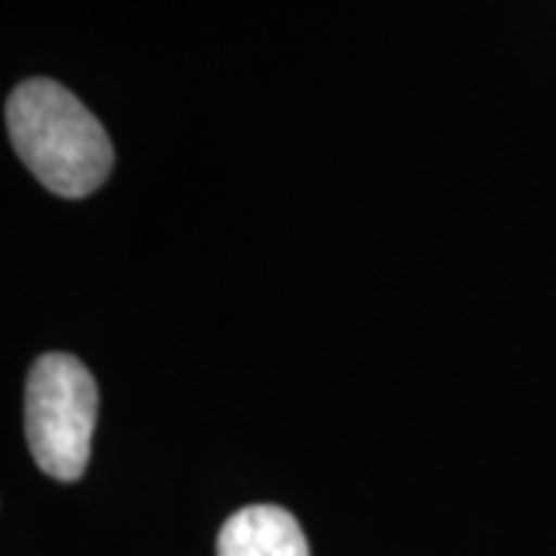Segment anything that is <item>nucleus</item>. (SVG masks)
<instances>
[{
    "instance_id": "obj_2",
    "label": "nucleus",
    "mask_w": 556,
    "mask_h": 556,
    "mask_svg": "<svg viewBox=\"0 0 556 556\" xmlns=\"http://www.w3.org/2000/svg\"><path fill=\"white\" fill-rule=\"evenodd\" d=\"M97 380L68 353H47L25 383V437L47 477L75 482L87 470L97 427Z\"/></svg>"
},
{
    "instance_id": "obj_3",
    "label": "nucleus",
    "mask_w": 556,
    "mask_h": 556,
    "mask_svg": "<svg viewBox=\"0 0 556 556\" xmlns=\"http://www.w3.org/2000/svg\"><path fill=\"white\" fill-rule=\"evenodd\" d=\"M217 556H309V544L285 507L251 504L223 522Z\"/></svg>"
},
{
    "instance_id": "obj_1",
    "label": "nucleus",
    "mask_w": 556,
    "mask_h": 556,
    "mask_svg": "<svg viewBox=\"0 0 556 556\" xmlns=\"http://www.w3.org/2000/svg\"><path fill=\"white\" fill-rule=\"evenodd\" d=\"M7 130L22 164L62 199L97 192L115 164L105 127L56 80H22L7 100Z\"/></svg>"
}]
</instances>
